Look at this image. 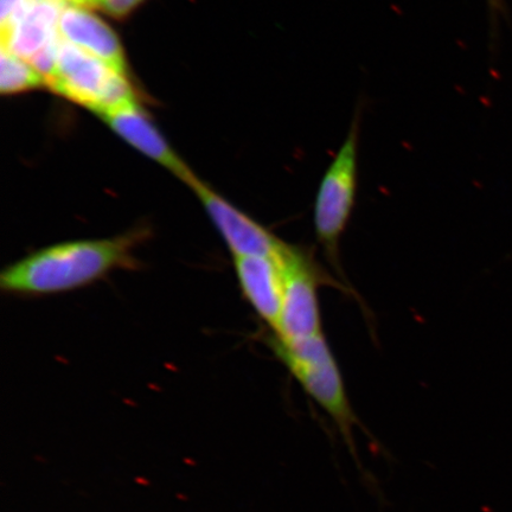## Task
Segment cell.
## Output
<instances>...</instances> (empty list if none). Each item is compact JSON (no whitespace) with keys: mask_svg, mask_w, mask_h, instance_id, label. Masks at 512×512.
<instances>
[{"mask_svg":"<svg viewBox=\"0 0 512 512\" xmlns=\"http://www.w3.org/2000/svg\"><path fill=\"white\" fill-rule=\"evenodd\" d=\"M143 230L107 239L74 240L38 249L5 267L0 288L16 296H51L92 285L117 270H134Z\"/></svg>","mask_w":512,"mask_h":512,"instance_id":"1","label":"cell"},{"mask_svg":"<svg viewBox=\"0 0 512 512\" xmlns=\"http://www.w3.org/2000/svg\"><path fill=\"white\" fill-rule=\"evenodd\" d=\"M268 342L288 373L334 421L356 466L363 471L354 438V430L361 425V421L351 407L342 371L325 335L293 343L270 337Z\"/></svg>","mask_w":512,"mask_h":512,"instance_id":"2","label":"cell"},{"mask_svg":"<svg viewBox=\"0 0 512 512\" xmlns=\"http://www.w3.org/2000/svg\"><path fill=\"white\" fill-rule=\"evenodd\" d=\"M362 108V104L355 108L347 137L320 179L313 207L317 240L338 274H342L339 245L356 204Z\"/></svg>","mask_w":512,"mask_h":512,"instance_id":"3","label":"cell"},{"mask_svg":"<svg viewBox=\"0 0 512 512\" xmlns=\"http://www.w3.org/2000/svg\"><path fill=\"white\" fill-rule=\"evenodd\" d=\"M46 85L100 117L138 101L127 75L63 40Z\"/></svg>","mask_w":512,"mask_h":512,"instance_id":"4","label":"cell"},{"mask_svg":"<svg viewBox=\"0 0 512 512\" xmlns=\"http://www.w3.org/2000/svg\"><path fill=\"white\" fill-rule=\"evenodd\" d=\"M284 297L278 331L271 337L293 343L324 334L318 287L326 283L315 259L302 247L292 246L284 255Z\"/></svg>","mask_w":512,"mask_h":512,"instance_id":"5","label":"cell"},{"mask_svg":"<svg viewBox=\"0 0 512 512\" xmlns=\"http://www.w3.org/2000/svg\"><path fill=\"white\" fill-rule=\"evenodd\" d=\"M64 5L62 0H32L2 24V47L29 61L44 79L62 42L59 19Z\"/></svg>","mask_w":512,"mask_h":512,"instance_id":"6","label":"cell"},{"mask_svg":"<svg viewBox=\"0 0 512 512\" xmlns=\"http://www.w3.org/2000/svg\"><path fill=\"white\" fill-rule=\"evenodd\" d=\"M188 187L201 201L233 258L246 255L283 258L290 245L279 239L270 229L262 226L245 211L217 194L197 176L192 179Z\"/></svg>","mask_w":512,"mask_h":512,"instance_id":"7","label":"cell"},{"mask_svg":"<svg viewBox=\"0 0 512 512\" xmlns=\"http://www.w3.org/2000/svg\"><path fill=\"white\" fill-rule=\"evenodd\" d=\"M283 258L266 255L233 258L236 279L243 297L272 334L278 331L283 306Z\"/></svg>","mask_w":512,"mask_h":512,"instance_id":"8","label":"cell"},{"mask_svg":"<svg viewBox=\"0 0 512 512\" xmlns=\"http://www.w3.org/2000/svg\"><path fill=\"white\" fill-rule=\"evenodd\" d=\"M101 118L127 144L142 152L153 162L164 166L185 184L189 185L196 177L189 166L172 150L138 101L117 108L102 115Z\"/></svg>","mask_w":512,"mask_h":512,"instance_id":"9","label":"cell"},{"mask_svg":"<svg viewBox=\"0 0 512 512\" xmlns=\"http://www.w3.org/2000/svg\"><path fill=\"white\" fill-rule=\"evenodd\" d=\"M63 41L98 57L117 72L126 75V59L117 34L104 19L83 6L66 4L59 19Z\"/></svg>","mask_w":512,"mask_h":512,"instance_id":"10","label":"cell"},{"mask_svg":"<svg viewBox=\"0 0 512 512\" xmlns=\"http://www.w3.org/2000/svg\"><path fill=\"white\" fill-rule=\"evenodd\" d=\"M46 85V79L36 67L2 47L0 57V92L15 95Z\"/></svg>","mask_w":512,"mask_h":512,"instance_id":"11","label":"cell"},{"mask_svg":"<svg viewBox=\"0 0 512 512\" xmlns=\"http://www.w3.org/2000/svg\"><path fill=\"white\" fill-rule=\"evenodd\" d=\"M145 2L146 0H101L99 9L114 18L123 19Z\"/></svg>","mask_w":512,"mask_h":512,"instance_id":"12","label":"cell"},{"mask_svg":"<svg viewBox=\"0 0 512 512\" xmlns=\"http://www.w3.org/2000/svg\"><path fill=\"white\" fill-rule=\"evenodd\" d=\"M63 3L83 6V8H99L101 0H62Z\"/></svg>","mask_w":512,"mask_h":512,"instance_id":"13","label":"cell"}]
</instances>
